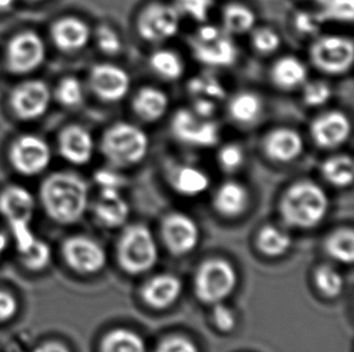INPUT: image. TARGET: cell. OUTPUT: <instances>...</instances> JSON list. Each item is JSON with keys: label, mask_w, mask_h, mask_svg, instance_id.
Here are the masks:
<instances>
[{"label": "cell", "mask_w": 354, "mask_h": 352, "mask_svg": "<svg viewBox=\"0 0 354 352\" xmlns=\"http://www.w3.org/2000/svg\"><path fill=\"white\" fill-rule=\"evenodd\" d=\"M333 88L326 80H307L301 86L302 103L307 108H322L330 101Z\"/></svg>", "instance_id": "74e56055"}, {"label": "cell", "mask_w": 354, "mask_h": 352, "mask_svg": "<svg viewBox=\"0 0 354 352\" xmlns=\"http://www.w3.org/2000/svg\"><path fill=\"white\" fill-rule=\"evenodd\" d=\"M8 244H9L8 237L0 231V258H1L3 253H5V250L8 248Z\"/></svg>", "instance_id": "816d5d0a"}, {"label": "cell", "mask_w": 354, "mask_h": 352, "mask_svg": "<svg viewBox=\"0 0 354 352\" xmlns=\"http://www.w3.org/2000/svg\"><path fill=\"white\" fill-rule=\"evenodd\" d=\"M95 181L100 190H122L124 186L126 185L124 176L113 167L98 170L95 175Z\"/></svg>", "instance_id": "bcb514c9"}, {"label": "cell", "mask_w": 354, "mask_h": 352, "mask_svg": "<svg viewBox=\"0 0 354 352\" xmlns=\"http://www.w3.org/2000/svg\"><path fill=\"white\" fill-rule=\"evenodd\" d=\"M216 163L227 174L239 172L245 163V151L239 143L230 141L221 145L216 153Z\"/></svg>", "instance_id": "f35d334b"}, {"label": "cell", "mask_w": 354, "mask_h": 352, "mask_svg": "<svg viewBox=\"0 0 354 352\" xmlns=\"http://www.w3.org/2000/svg\"><path fill=\"white\" fill-rule=\"evenodd\" d=\"M45 53L43 39L34 32H24L10 40L6 50V62L11 72L28 74L43 64Z\"/></svg>", "instance_id": "9a60e30c"}, {"label": "cell", "mask_w": 354, "mask_h": 352, "mask_svg": "<svg viewBox=\"0 0 354 352\" xmlns=\"http://www.w3.org/2000/svg\"><path fill=\"white\" fill-rule=\"evenodd\" d=\"M190 109L202 117L214 119L216 109H218V103L214 100L206 99V98H192Z\"/></svg>", "instance_id": "681fc988"}, {"label": "cell", "mask_w": 354, "mask_h": 352, "mask_svg": "<svg viewBox=\"0 0 354 352\" xmlns=\"http://www.w3.org/2000/svg\"><path fill=\"white\" fill-rule=\"evenodd\" d=\"M118 262L124 273L140 275L158 263V244L144 224H132L124 229L118 243Z\"/></svg>", "instance_id": "5b68a950"}, {"label": "cell", "mask_w": 354, "mask_h": 352, "mask_svg": "<svg viewBox=\"0 0 354 352\" xmlns=\"http://www.w3.org/2000/svg\"><path fill=\"white\" fill-rule=\"evenodd\" d=\"M323 24L318 14L300 10L292 17V26L297 33L304 37H316Z\"/></svg>", "instance_id": "ee69618b"}, {"label": "cell", "mask_w": 354, "mask_h": 352, "mask_svg": "<svg viewBox=\"0 0 354 352\" xmlns=\"http://www.w3.org/2000/svg\"><path fill=\"white\" fill-rule=\"evenodd\" d=\"M329 198L316 181H294L283 192L279 200V214L283 222L299 229L315 228L326 219Z\"/></svg>", "instance_id": "7a4b0ae2"}, {"label": "cell", "mask_w": 354, "mask_h": 352, "mask_svg": "<svg viewBox=\"0 0 354 352\" xmlns=\"http://www.w3.org/2000/svg\"><path fill=\"white\" fill-rule=\"evenodd\" d=\"M171 100L167 93L153 85H145L134 92L131 110L137 119L145 124H156L169 110Z\"/></svg>", "instance_id": "44dd1931"}, {"label": "cell", "mask_w": 354, "mask_h": 352, "mask_svg": "<svg viewBox=\"0 0 354 352\" xmlns=\"http://www.w3.org/2000/svg\"><path fill=\"white\" fill-rule=\"evenodd\" d=\"M153 352H200L192 339L183 335H172L158 344Z\"/></svg>", "instance_id": "7dc6e473"}, {"label": "cell", "mask_w": 354, "mask_h": 352, "mask_svg": "<svg viewBox=\"0 0 354 352\" xmlns=\"http://www.w3.org/2000/svg\"><path fill=\"white\" fill-rule=\"evenodd\" d=\"M352 135V121L341 110H326L310 124V138L317 148L333 151L341 148Z\"/></svg>", "instance_id": "7c38bea8"}, {"label": "cell", "mask_w": 354, "mask_h": 352, "mask_svg": "<svg viewBox=\"0 0 354 352\" xmlns=\"http://www.w3.org/2000/svg\"><path fill=\"white\" fill-rule=\"evenodd\" d=\"M58 148L68 162L85 166L93 158L96 144L88 129L80 124H72L63 129L58 139Z\"/></svg>", "instance_id": "d6986e66"}, {"label": "cell", "mask_w": 354, "mask_h": 352, "mask_svg": "<svg viewBox=\"0 0 354 352\" xmlns=\"http://www.w3.org/2000/svg\"><path fill=\"white\" fill-rule=\"evenodd\" d=\"M263 103L261 97L252 90H241L227 101V114L235 124L249 126L261 116Z\"/></svg>", "instance_id": "83f0119b"}, {"label": "cell", "mask_w": 354, "mask_h": 352, "mask_svg": "<svg viewBox=\"0 0 354 352\" xmlns=\"http://www.w3.org/2000/svg\"><path fill=\"white\" fill-rule=\"evenodd\" d=\"M15 0H0V11L9 10L14 5Z\"/></svg>", "instance_id": "f5cc1de1"}, {"label": "cell", "mask_w": 354, "mask_h": 352, "mask_svg": "<svg viewBox=\"0 0 354 352\" xmlns=\"http://www.w3.org/2000/svg\"><path fill=\"white\" fill-rule=\"evenodd\" d=\"M169 186L183 197H198L211 185V177L203 169L190 163L172 162L166 170Z\"/></svg>", "instance_id": "ffe728a7"}, {"label": "cell", "mask_w": 354, "mask_h": 352, "mask_svg": "<svg viewBox=\"0 0 354 352\" xmlns=\"http://www.w3.org/2000/svg\"><path fill=\"white\" fill-rule=\"evenodd\" d=\"M326 253L337 262L351 264L354 260V233L351 228L337 229L326 238Z\"/></svg>", "instance_id": "d6a6232c"}, {"label": "cell", "mask_w": 354, "mask_h": 352, "mask_svg": "<svg viewBox=\"0 0 354 352\" xmlns=\"http://www.w3.org/2000/svg\"><path fill=\"white\" fill-rule=\"evenodd\" d=\"M270 79L278 90H295L308 80L306 63L294 55H286L273 62Z\"/></svg>", "instance_id": "484cf974"}, {"label": "cell", "mask_w": 354, "mask_h": 352, "mask_svg": "<svg viewBox=\"0 0 354 352\" xmlns=\"http://www.w3.org/2000/svg\"><path fill=\"white\" fill-rule=\"evenodd\" d=\"M169 130L178 143L195 148H211L221 143V126L214 119L202 117L190 108L173 113Z\"/></svg>", "instance_id": "30bf717a"}, {"label": "cell", "mask_w": 354, "mask_h": 352, "mask_svg": "<svg viewBox=\"0 0 354 352\" xmlns=\"http://www.w3.org/2000/svg\"><path fill=\"white\" fill-rule=\"evenodd\" d=\"M35 202L33 195L21 186H10L0 195V214L6 219L14 234L19 253L28 248L35 240L30 228Z\"/></svg>", "instance_id": "52a82bcc"}, {"label": "cell", "mask_w": 354, "mask_h": 352, "mask_svg": "<svg viewBox=\"0 0 354 352\" xmlns=\"http://www.w3.org/2000/svg\"><path fill=\"white\" fill-rule=\"evenodd\" d=\"M19 253L21 262L29 271H44L51 262V250L48 244L40 239L35 238L28 248Z\"/></svg>", "instance_id": "ab89813d"}, {"label": "cell", "mask_w": 354, "mask_h": 352, "mask_svg": "<svg viewBox=\"0 0 354 352\" xmlns=\"http://www.w3.org/2000/svg\"><path fill=\"white\" fill-rule=\"evenodd\" d=\"M62 255L73 271L86 275L100 273L106 264V253L101 244L84 235L67 239L63 244Z\"/></svg>", "instance_id": "5bb4252c"}, {"label": "cell", "mask_w": 354, "mask_h": 352, "mask_svg": "<svg viewBox=\"0 0 354 352\" xmlns=\"http://www.w3.org/2000/svg\"><path fill=\"white\" fill-rule=\"evenodd\" d=\"M265 157L277 164H289L301 157L305 139L297 129L279 126L270 129L261 140Z\"/></svg>", "instance_id": "2e32d148"}, {"label": "cell", "mask_w": 354, "mask_h": 352, "mask_svg": "<svg viewBox=\"0 0 354 352\" xmlns=\"http://www.w3.org/2000/svg\"><path fill=\"white\" fill-rule=\"evenodd\" d=\"M322 22L352 23L354 19V0H323L317 12Z\"/></svg>", "instance_id": "d590c367"}, {"label": "cell", "mask_w": 354, "mask_h": 352, "mask_svg": "<svg viewBox=\"0 0 354 352\" xmlns=\"http://www.w3.org/2000/svg\"><path fill=\"white\" fill-rule=\"evenodd\" d=\"M161 234L166 248L174 256L192 253L201 237L195 219L183 213L168 214L163 219Z\"/></svg>", "instance_id": "e0dca14e"}, {"label": "cell", "mask_w": 354, "mask_h": 352, "mask_svg": "<svg viewBox=\"0 0 354 352\" xmlns=\"http://www.w3.org/2000/svg\"><path fill=\"white\" fill-rule=\"evenodd\" d=\"M101 352H147L144 339L127 329H113L102 339Z\"/></svg>", "instance_id": "1f68e13d"}, {"label": "cell", "mask_w": 354, "mask_h": 352, "mask_svg": "<svg viewBox=\"0 0 354 352\" xmlns=\"http://www.w3.org/2000/svg\"><path fill=\"white\" fill-rule=\"evenodd\" d=\"M53 158L48 144L37 135L19 137L10 148L12 167L22 175H38L50 166Z\"/></svg>", "instance_id": "4fadbf2b"}, {"label": "cell", "mask_w": 354, "mask_h": 352, "mask_svg": "<svg viewBox=\"0 0 354 352\" xmlns=\"http://www.w3.org/2000/svg\"><path fill=\"white\" fill-rule=\"evenodd\" d=\"M129 205L121 190H100V195L93 205L97 221L106 228H119L129 219Z\"/></svg>", "instance_id": "d4e9b609"}, {"label": "cell", "mask_w": 354, "mask_h": 352, "mask_svg": "<svg viewBox=\"0 0 354 352\" xmlns=\"http://www.w3.org/2000/svg\"><path fill=\"white\" fill-rule=\"evenodd\" d=\"M212 317H213V322L216 324V329H219L223 333L232 332L235 329L236 324H237L234 310L231 309L230 306L223 304V303L214 304Z\"/></svg>", "instance_id": "f6af8a7d"}, {"label": "cell", "mask_w": 354, "mask_h": 352, "mask_svg": "<svg viewBox=\"0 0 354 352\" xmlns=\"http://www.w3.org/2000/svg\"><path fill=\"white\" fill-rule=\"evenodd\" d=\"M88 86L98 99L106 104L120 103L129 95L132 79L124 68L114 63H98L88 74Z\"/></svg>", "instance_id": "8fae6325"}, {"label": "cell", "mask_w": 354, "mask_h": 352, "mask_svg": "<svg viewBox=\"0 0 354 352\" xmlns=\"http://www.w3.org/2000/svg\"><path fill=\"white\" fill-rule=\"evenodd\" d=\"M187 95L190 98H206L219 103L226 98V90L218 77L212 74L195 75L187 82Z\"/></svg>", "instance_id": "836d02e7"}, {"label": "cell", "mask_w": 354, "mask_h": 352, "mask_svg": "<svg viewBox=\"0 0 354 352\" xmlns=\"http://www.w3.org/2000/svg\"><path fill=\"white\" fill-rule=\"evenodd\" d=\"M237 281V273L230 262L213 258L198 266L194 279V291L202 303L218 304L234 293Z\"/></svg>", "instance_id": "ba28073f"}, {"label": "cell", "mask_w": 354, "mask_h": 352, "mask_svg": "<svg viewBox=\"0 0 354 352\" xmlns=\"http://www.w3.org/2000/svg\"><path fill=\"white\" fill-rule=\"evenodd\" d=\"M150 145L148 133L140 126L118 121L102 134L100 150L111 167L124 169L143 162Z\"/></svg>", "instance_id": "3957f363"}, {"label": "cell", "mask_w": 354, "mask_h": 352, "mask_svg": "<svg viewBox=\"0 0 354 352\" xmlns=\"http://www.w3.org/2000/svg\"><path fill=\"white\" fill-rule=\"evenodd\" d=\"M173 5L180 14L187 16L197 23H205L214 6V0H174Z\"/></svg>", "instance_id": "7bdbcfd3"}, {"label": "cell", "mask_w": 354, "mask_h": 352, "mask_svg": "<svg viewBox=\"0 0 354 352\" xmlns=\"http://www.w3.org/2000/svg\"><path fill=\"white\" fill-rule=\"evenodd\" d=\"M290 235L276 226H265L257 237V248L268 257H281L292 248Z\"/></svg>", "instance_id": "4dcf8cb0"}, {"label": "cell", "mask_w": 354, "mask_h": 352, "mask_svg": "<svg viewBox=\"0 0 354 352\" xmlns=\"http://www.w3.org/2000/svg\"><path fill=\"white\" fill-rule=\"evenodd\" d=\"M189 48L194 58L205 67L229 68L239 59L235 39L216 24H200L189 38Z\"/></svg>", "instance_id": "277c9868"}, {"label": "cell", "mask_w": 354, "mask_h": 352, "mask_svg": "<svg viewBox=\"0 0 354 352\" xmlns=\"http://www.w3.org/2000/svg\"><path fill=\"white\" fill-rule=\"evenodd\" d=\"M53 41L59 50L77 52L87 46L92 38L90 26L77 17H64L53 24L51 30Z\"/></svg>", "instance_id": "603a6c76"}, {"label": "cell", "mask_w": 354, "mask_h": 352, "mask_svg": "<svg viewBox=\"0 0 354 352\" xmlns=\"http://www.w3.org/2000/svg\"><path fill=\"white\" fill-rule=\"evenodd\" d=\"M257 19L255 11L242 3H227L221 9V29L231 37L250 33L257 27Z\"/></svg>", "instance_id": "4316f807"}, {"label": "cell", "mask_w": 354, "mask_h": 352, "mask_svg": "<svg viewBox=\"0 0 354 352\" xmlns=\"http://www.w3.org/2000/svg\"><path fill=\"white\" fill-rule=\"evenodd\" d=\"M97 48L108 57H115L124 48L119 32L111 24H100L95 32Z\"/></svg>", "instance_id": "60d3db41"}, {"label": "cell", "mask_w": 354, "mask_h": 352, "mask_svg": "<svg viewBox=\"0 0 354 352\" xmlns=\"http://www.w3.org/2000/svg\"><path fill=\"white\" fill-rule=\"evenodd\" d=\"M182 24V14L169 3L155 0L145 5L136 19V30L143 41L153 45L174 38Z\"/></svg>", "instance_id": "9c48e42d"}, {"label": "cell", "mask_w": 354, "mask_h": 352, "mask_svg": "<svg viewBox=\"0 0 354 352\" xmlns=\"http://www.w3.org/2000/svg\"><path fill=\"white\" fill-rule=\"evenodd\" d=\"M310 1H313V3H317V4L321 5L323 3V0H310Z\"/></svg>", "instance_id": "db71d44e"}, {"label": "cell", "mask_w": 354, "mask_h": 352, "mask_svg": "<svg viewBox=\"0 0 354 352\" xmlns=\"http://www.w3.org/2000/svg\"><path fill=\"white\" fill-rule=\"evenodd\" d=\"M56 97L61 104L75 108L84 101L85 92L82 81L74 77H64L56 88Z\"/></svg>", "instance_id": "b9f144b4"}, {"label": "cell", "mask_w": 354, "mask_h": 352, "mask_svg": "<svg viewBox=\"0 0 354 352\" xmlns=\"http://www.w3.org/2000/svg\"><path fill=\"white\" fill-rule=\"evenodd\" d=\"M308 58L312 67L322 74L342 77L353 67V40L339 34L319 35L312 41Z\"/></svg>", "instance_id": "8992f818"}, {"label": "cell", "mask_w": 354, "mask_h": 352, "mask_svg": "<svg viewBox=\"0 0 354 352\" xmlns=\"http://www.w3.org/2000/svg\"><path fill=\"white\" fill-rule=\"evenodd\" d=\"M17 313V300L6 291L0 290V322L12 319Z\"/></svg>", "instance_id": "c3c4849f"}, {"label": "cell", "mask_w": 354, "mask_h": 352, "mask_svg": "<svg viewBox=\"0 0 354 352\" xmlns=\"http://www.w3.org/2000/svg\"><path fill=\"white\" fill-rule=\"evenodd\" d=\"M15 114L21 119L30 121L43 116L51 103V90L39 80L22 82L16 87L10 98Z\"/></svg>", "instance_id": "ac0fdd59"}, {"label": "cell", "mask_w": 354, "mask_h": 352, "mask_svg": "<svg viewBox=\"0 0 354 352\" xmlns=\"http://www.w3.org/2000/svg\"><path fill=\"white\" fill-rule=\"evenodd\" d=\"M249 34L252 48L260 56H271L282 46L281 35L270 26L255 27Z\"/></svg>", "instance_id": "e575fe53"}, {"label": "cell", "mask_w": 354, "mask_h": 352, "mask_svg": "<svg viewBox=\"0 0 354 352\" xmlns=\"http://www.w3.org/2000/svg\"><path fill=\"white\" fill-rule=\"evenodd\" d=\"M40 198L53 221L72 224L85 214L90 203V188L82 176L71 172H59L44 181Z\"/></svg>", "instance_id": "6da1fadb"}, {"label": "cell", "mask_w": 354, "mask_h": 352, "mask_svg": "<svg viewBox=\"0 0 354 352\" xmlns=\"http://www.w3.org/2000/svg\"><path fill=\"white\" fill-rule=\"evenodd\" d=\"M319 170L326 184L336 188H346L353 184L354 162L348 153H339L328 156L322 161Z\"/></svg>", "instance_id": "f1b7e54d"}, {"label": "cell", "mask_w": 354, "mask_h": 352, "mask_svg": "<svg viewBox=\"0 0 354 352\" xmlns=\"http://www.w3.org/2000/svg\"><path fill=\"white\" fill-rule=\"evenodd\" d=\"M182 291V281L179 277L172 274H158L144 284L140 295L149 308L163 310L177 302Z\"/></svg>", "instance_id": "7402d4cb"}, {"label": "cell", "mask_w": 354, "mask_h": 352, "mask_svg": "<svg viewBox=\"0 0 354 352\" xmlns=\"http://www.w3.org/2000/svg\"><path fill=\"white\" fill-rule=\"evenodd\" d=\"M315 284L326 298H337L344 291V279L340 273L328 264L318 266L315 271Z\"/></svg>", "instance_id": "8d00e7d4"}, {"label": "cell", "mask_w": 354, "mask_h": 352, "mask_svg": "<svg viewBox=\"0 0 354 352\" xmlns=\"http://www.w3.org/2000/svg\"><path fill=\"white\" fill-rule=\"evenodd\" d=\"M250 193L241 181L226 180L213 195V208L218 214L234 219L243 214L248 208Z\"/></svg>", "instance_id": "cb8c5ba5"}, {"label": "cell", "mask_w": 354, "mask_h": 352, "mask_svg": "<svg viewBox=\"0 0 354 352\" xmlns=\"http://www.w3.org/2000/svg\"><path fill=\"white\" fill-rule=\"evenodd\" d=\"M33 1H40V0H33Z\"/></svg>", "instance_id": "11a10c76"}, {"label": "cell", "mask_w": 354, "mask_h": 352, "mask_svg": "<svg viewBox=\"0 0 354 352\" xmlns=\"http://www.w3.org/2000/svg\"><path fill=\"white\" fill-rule=\"evenodd\" d=\"M149 68L165 81H178L185 72L182 56L171 48H158L149 56Z\"/></svg>", "instance_id": "f546056e"}, {"label": "cell", "mask_w": 354, "mask_h": 352, "mask_svg": "<svg viewBox=\"0 0 354 352\" xmlns=\"http://www.w3.org/2000/svg\"><path fill=\"white\" fill-rule=\"evenodd\" d=\"M35 352H71V350L63 344L57 343V342H48V343L39 346Z\"/></svg>", "instance_id": "f907efd6"}]
</instances>
